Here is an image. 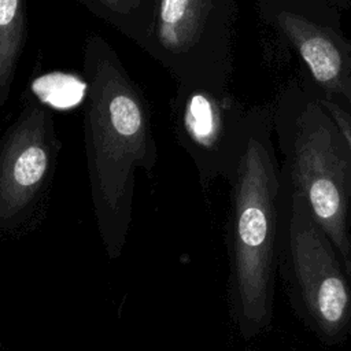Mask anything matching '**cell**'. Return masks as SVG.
Listing matches in <instances>:
<instances>
[{
  "instance_id": "2",
  "label": "cell",
  "mask_w": 351,
  "mask_h": 351,
  "mask_svg": "<svg viewBox=\"0 0 351 351\" xmlns=\"http://www.w3.org/2000/svg\"><path fill=\"white\" fill-rule=\"evenodd\" d=\"M226 221L228 302L244 341L273 326L287 184L267 138L248 132L232 178Z\"/></svg>"
},
{
  "instance_id": "1",
  "label": "cell",
  "mask_w": 351,
  "mask_h": 351,
  "mask_svg": "<svg viewBox=\"0 0 351 351\" xmlns=\"http://www.w3.org/2000/svg\"><path fill=\"white\" fill-rule=\"evenodd\" d=\"M85 73L84 138L93 217L107 258L118 259L132 223L136 173L154 171L158 148L145 99L99 36L86 41Z\"/></svg>"
},
{
  "instance_id": "5",
  "label": "cell",
  "mask_w": 351,
  "mask_h": 351,
  "mask_svg": "<svg viewBox=\"0 0 351 351\" xmlns=\"http://www.w3.org/2000/svg\"><path fill=\"white\" fill-rule=\"evenodd\" d=\"M58 151L51 111L27 103L0 140V229L16 228L32 214Z\"/></svg>"
},
{
  "instance_id": "6",
  "label": "cell",
  "mask_w": 351,
  "mask_h": 351,
  "mask_svg": "<svg viewBox=\"0 0 351 351\" xmlns=\"http://www.w3.org/2000/svg\"><path fill=\"white\" fill-rule=\"evenodd\" d=\"M278 25L311 70L314 78L328 90L351 103V52L332 32L311 21L284 11Z\"/></svg>"
},
{
  "instance_id": "3",
  "label": "cell",
  "mask_w": 351,
  "mask_h": 351,
  "mask_svg": "<svg viewBox=\"0 0 351 351\" xmlns=\"http://www.w3.org/2000/svg\"><path fill=\"white\" fill-rule=\"evenodd\" d=\"M277 277L293 314L321 344L339 347L350 337L351 278L330 239L288 185Z\"/></svg>"
},
{
  "instance_id": "9",
  "label": "cell",
  "mask_w": 351,
  "mask_h": 351,
  "mask_svg": "<svg viewBox=\"0 0 351 351\" xmlns=\"http://www.w3.org/2000/svg\"><path fill=\"white\" fill-rule=\"evenodd\" d=\"M321 107L325 110V112L332 118V121L336 123V126L339 128L340 133L343 134L350 152H351V112L348 110H346L344 107L339 106L337 103L328 100V99H322L319 101Z\"/></svg>"
},
{
  "instance_id": "4",
  "label": "cell",
  "mask_w": 351,
  "mask_h": 351,
  "mask_svg": "<svg viewBox=\"0 0 351 351\" xmlns=\"http://www.w3.org/2000/svg\"><path fill=\"white\" fill-rule=\"evenodd\" d=\"M282 152L287 185L303 199L351 278V152L343 134L322 107L310 106L292 121Z\"/></svg>"
},
{
  "instance_id": "7",
  "label": "cell",
  "mask_w": 351,
  "mask_h": 351,
  "mask_svg": "<svg viewBox=\"0 0 351 351\" xmlns=\"http://www.w3.org/2000/svg\"><path fill=\"white\" fill-rule=\"evenodd\" d=\"M211 0H159L155 33L160 47L182 53L196 44L203 30Z\"/></svg>"
},
{
  "instance_id": "8",
  "label": "cell",
  "mask_w": 351,
  "mask_h": 351,
  "mask_svg": "<svg viewBox=\"0 0 351 351\" xmlns=\"http://www.w3.org/2000/svg\"><path fill=\"white\" fill-rule=\"evenodd\" d=\"M26 37V1L0 0V110L7 103Z\"/></svg>"
},
{
  "instance_id": "10",
  "label": "cell",
  "mask_w": 351,
  "mask_h": 351,
  "mask_svg": "<svg viewBox=\"0 0 351 351\" xmlns=\"http://www.w3.org/2000/svg\"><path fill=\"white\" fill-rule=\"evenodd\" d=\"M104 8L118 14H126L136 11L143 0H95Z\"/></svg>"
}]
</instances>
